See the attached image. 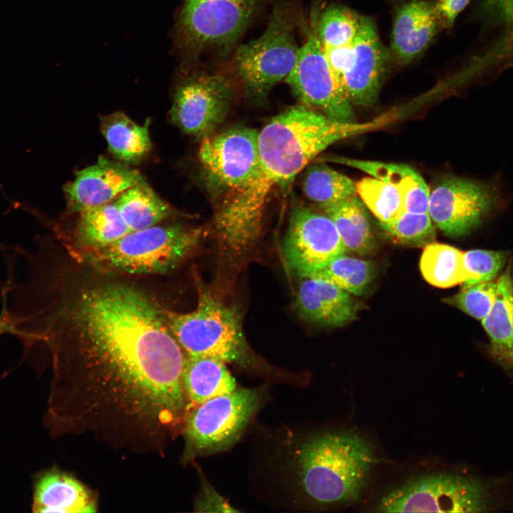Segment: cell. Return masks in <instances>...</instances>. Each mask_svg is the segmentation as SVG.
Listing matches in <instances>:
<instances>
[{
  "instance_id": "obj_23",
  "label": "cell",
  "mask_w": 513,
  "mask_h": 513,
  "mask_svg": "<svg viewBox=\"0 0 513 513\" xmlns=\"http://www.w3.org/2000/svg\"><path fill=\"white\" fill-rule=\"evenodd\" d=\"M509 267L497 279V295L489 314L481 323L489 338L494 358L507 367L513 350V289Z\"/></svg>"
},
{
  "instance_id": "obj_38",
  "label": "cell",
  "mask_w": 513,
  "mask_h": 513,
  "mask_svg": "<svg viewBox=\"0 0 513 513\" xmlns=\"http://www.w3.org/2000/svg\"><path fill=\"white\" fill-rule=\"evenodd\" d=\"M488 3L502 12L509 22H513V0H487Z\"/></svg>"
},
{
  "instance_id": "obj_41",
  "label": "cell",
  "mask_w": 513,
  "mask_h": 513,
  "mask_svg": "<svg viewBox=\"0 0 513 513\" xmlns=\"http://www.w3.org/2000/svg\"><path fill=\"white\" fill-rule=\"evenodd\" d=\"M511 280H512V289H513V274L512 275V279H511Z\"/></svg>"
},
{
  "instance_id": "obj_12",
  "label": "cell",
  "mask_w": 513,
  "mask_h": 513,
  "mask_svg": "<svg viewBox=\"0 0 513 513\" xmlns=\"http://www.w3.org/2000/svg\"><path fill=\"white\" fill-rule=\"evenodd\" d=\"M234 81L221 72H198L177 87L172 122L191 136L204 138L225 120L234 98Z\"/></svg>"
},
{
  "instance_id": "obj_30",
  "label": "cell",
  "mask_w": 513,
  "mask_h": 513,
  "mask_svg": "<svg viewBox=\"0 0 513 513\" xmlns=\"http://www.w3.org/2000/svg\"><path fill=\"white\" fill-rule=\"evenodd\" d=\"M361 19L362 16L348 8L330 6L321 15L315 34L324 48L351 45Z\"/></svg>"
},
{
  "instance_id": "obj_18",
  "label": "cell",
  "mask_w": 513,
  "mask_h": 513,
  "mask_svg": "<svg viewBox=\"0 0 513 513\" xmlns=\"http://www.w3.org/2000/svg\"><path fill=\"white\" fill-rule=\"evenodd\" d=\"M441 28L430 2L412 0L401 5L396 11L391 40V51L401 64L412 61L430 44Z\"/></svg>"
},
{
  "instance_id": "obj_16",
  "label": "cell",
  "mask_w": 513,
  "mask_h": 513,
  "mask_svg": "<svg viewBox=\"0 0 513 513\" xmlns=\"http://www.w3.org/2000/svg\"><path fill=\"white\" fill-rule=\"evenodd\" d=\"M144 180L138 170L125 162L100 156L97 162L76 173L64 187L69 214L113 201L127 189Z\"/></svg>"
},
{
  "instance_id": "obj_40",
  "label": "cell",
  "mask_w": 513,
  "mask_h": 513,
  "mask_svg": "<svg viewBox=\"0 0 513 513\" xmlns=\"http://www.w3.org/2000/svg\"><path fill=\"white\" fill-rule=\"evenodd\" d=\"M506 368H507V369H509L510 370H512V372H513V350L510 355V357L509 358V361H508Z\"/></svg>"
},
{
  "instance_id": "obj_25",
  "label": "cell",
  "mask_w": 513,
  "mask_h": 513,
  "mask_svg": "<svg viewBox=\"0 0 513 513\" xmlns=\"http://www.w3.org/2000/svg\"><path fill=\"white\" fill-rule=\"evenodd\" d=\"M334 223L346 251L366 254L375 239L365 206L356 195L321 208Z\"/></svg>"
},
{
  "instance_id": "obj_10",
  "label": "cell",
  "mask_w": 513,
  "mask_h": 513,
  "mask_svg": "<svg viewBox=\"0 0 513 513\" xmlns=\"http://www.w3.org/2000/svg\"><path fill=\"white\" fill-rule=\"evenodd\" d=\"M260 0H184L176 28L177 48L194 59L209 48L234 43L254 16Z\"/></svg>"
},
{
  "instance_id": "obj_26",
  "label": "cell",
  "mask_w": 513,
  "mask_h": 513,
  "mask_svg": "<svg viewBox=\"0 0 513 513\" xmlns=\"http://www.w3.org/2000/svg\"><path fill=\"white\" fill-rule=\"evenodd\" d=\"M117 207L130 232L157 225L172 213L171 207L142 180L115 199Z\"/></svg>"
},
{
  "instance_id": "obj_14",
  "label": "cell",
  "mask_w": 513,
  "mask_h": 513,
  "mask_svg": "<svg viewBox=\"0 0 513 513\" xmlns=\"http://www.w3.org/2000/svg\"><path fill=\"white\" fill-rule=\"evenodd\" d=\"M282 249L289 268L301 278L346 252L333 221L303 206L291 212Z\"/></svg>"
},
{
  "instance_id": "obj_4",
  "label": "cell",
  "mask_w": 513,
  "mask_h": 513,
  "mask_svg": "<svg viewBox=\"0 0 513 513\" xmlns=\"http://www.w3.org/2000/svg\"><path fill=\"white\" fill-rule=\"evenodd\" d=\"M206 234L201 227L157 224L130 232L103 247L83 251L66 247L79 261L101 271L130 276L162 274L187 259Z\"/></svg>"
},
{
  "instance_id": "obj_6",
  "label": "cell",
  "mask_w": 513,
  "mask_h": 513,
  "mask_svg": "<svg viewBox=\"0 0 513 513\" xmlns=\"http://www.w3.org/2000/svg\"><path fill=\"white\" fill-rule=\"evenodd\" d=\"M299 23L296 7L280 3L274 7L261 35L237 49L234 71L249 97H265L292 71L301 47L295 35Z\"/></svg>"
},
{
  "instance_id": "obj_13",
  "label": "cell",
  "mask_w": 513,
  "mask_h": 513,
  "mask_svg": "<svg viewBox=\"0 0 513 513\" xmlns=\"http://www.w3.org/2000/svg\"><path fill=\"white\" fill-rule=\"evenodd\" d=\"M286 81L302 105L334 121L354 122L353 105L315 33L300 47L296 64Z\"/></svg>"
},
{
  "instance_id": "obj_29",
  "label": "cell",
  "mask_w": 513,
  "mask_h": 513,
  "mask_svg": "<svg viewBox=\"0 0 513 513\" xmlns=\"http://www.w3.org/2000/svg\"><path fill=\"white\" fill-rule=\"evenodd\" d=\"M373 276L374 269L370 261L345 254L334 257L309 276L327 280L356 296L365 292Z\"/></svg>"
},
{
  "instance_id": "obj_27",
  "label": "cell",
  "mask_w": 513,
  "mask_h": 513,
  "mask_svg": "<svg viewBox=\"0 0 513 513\" xmlns=\"http://www.w3.org/2000/svg\"><path fill=\"white\" fill-rule=\"evenodd\" d=\"M420 269L429 284L440 288L462 284L468 278L464 252L446 244L434 242L424 247Z\"/></svg>"
},
{
  "instance_id": "obj_9",
  "label": "cell",
  "mask_w": 513,
  "mask_h": 513,
  "mask_svg": "<svg viewBox=\"0 0 513 513\" xmlns=\"http://www.w3.org/2000/svg\"><path fill=\"white\" fill-rule=\"evenodd\" d=\"M259 131L237 125L202 139L199 161L207 190L217 204L244 189L259 168Z\"/></svg>"
},
{
  "instance_id": "obj_1",
  "label": "cell",
  "mask_w": 513,
  "mask_h": 513,
  "mask_svg": "<svg viewBox=\"0 0 513 513\" xmlns=\"http://www.w3.org/2000/svg\"><path fill=\"white\" fill-rule=\"evenodd\" d=\"M22 264L2 309L26 349L48 351V402L60 416L88 432L123 436L162 424L184 405L187 356L153 296L54 240Z\"/></svg>"
},
{
  "instance_id": "obj_36",
  "label": "cell",
  "mask_w": 513,
  "mask_h": 513,
  "mask_svg": "<svg viewBox=\"0 0 513 513\" xmlns=\"http://www.w3.org/2000/svg\"><path fill=\"white\" fill-rule=\"evenodd\" d=\"M470 1L438 0L434 7L440 27L451 28L458 14L466 7Z\"/></svg>"
},
{
  "instance_id": "obj_28",
  "label": "cell",
  "mask_w": 513,
  "mask_h": 513,
  "mask_svg": "<svg viewBox=\"0 0 513 513\" xmlns=\"http://www.w3.org/2000/svg\"><path fill=\"white\" fill-rule=\"evenodd\" d=\"M303 191L320 209L357 195L356 182L321 162L307 169Z\"/></svg>"
},
{
  "instance_id": "obj_32",
  "label": "cell",
  "mask_w": 513,
  "mask_h": 513,
  "mask_svg": "<svg viewBox=\"0 0 513 513\" xmlns=\"http://www.w3.org/2000/svg\"><path fill=\"white\" fill-rule=\"evenodd\" d=\"M380 224L388 237L397 244L421 247L435 239V228L428 213L405 211L393 221Z\"/></svg>"
},
{
  "instance_id": "obj_37",
  "label": "cell",
  "mask_w": 513,
  "mask_h": 513,
  "mask_svg": "<svg viewBox=\"0 0 513 513\" xmlns=\"http://www.w3.org/2000/svg\"><path fill=\"white\" fill-rule=\"evenodd\" d=\"M351 45L335 48H323L328 61L340 83L341 78L349 64Z\"/></svg>"
},
{
  "instance_id": "obj_21",
  "label": "cell",
  "mask_w": 513,
  "mask_h": 513,
  "mask_svg": "<svg viewBox=\"0 0 513 513\" xmlns=\"http://www.w3.org/2000/svg\"><path fill=\"white\" fill-rule=\"evenodd\" d=\"M78 214L71 234H58V239L70 249L83 251L103 247L130 232L114 200Z\"/></svg>"
},
{
  "instance_id": "obj_17",
  "label": "cell",
  "mask_w": 513,
  "mask_h": 513,
  "mask_svg": "<svg viewBox=\"0 0 513 513\" xmlns=\"http://www.w3.org/2000/svg\"><path fill=\"white\" fill-rule=\"evenodd\" d=\"M302 279L295 304L304 319L324 327H338L356 318L358 304L351 294L321 278Z\"/></svg>"
},
{
  "instance_id": "obj_5",
  "label": "cell",
  "mask_w": 513,
  "mask_h": 513,
  "mask_svg": "<svg viewBox=\"0 0 513 513\" xmlns=\"http://www.w3.org/2000/svg\"><path fill=\"white\" fill-rule=\"evenodd\" d=\"M197 303L180 313L162 306L165 321L187 356H204L263 372L244 337L239 309L214 296L197 280Z\"/></svg>"
},
{
  "instance_id": "obj_11",
  "label": "cell",
  "mask_w": 513,
  "mask_h": 513,
  "mask_svg": "<svg viewBox=\"0 0 513 513\" xmlns=\"http://www.w3.org/2000/svg\"><path fill=\"white\" fill-rule=\"evenodd\" d=\"M502 200L496 180L450 176L442 179L430 192L428 214L445 234L458 237L483 223Z\"/></svg>"
},
{
  "instance_id": "obj_24",
  "label": "cell",
  "mask_w": 513,
  "mask_h": 513,
  "mask_svg": "<svg viewBox=\"0 0 513 513\" xmlns=\"http://www.w3.org/2000/svg\"><path fill=\"white\" fill-rule=\"evenodd\" d=\"M150 120L143 125L135 123L122 112H115L100 119V130L109 151L126 164H137L150 152Z\"/></svg>"
},
{
  "instance_id": "obj_34",
  "label": "cell",
  "mask_w": 513,
  "mask_h": 513,
  "mask_svg": "<svg viewBox=\"0 0 513 513\" xmlns=\"http://www.w3.org/2000/svg\"><path fill=\"white\" fill-rule=\"evenodd\" d=\"M507 260V253L502 251L472 249L464 252V264L468 278L462 284V288L494 281Z\"/></svg>"
},
{
  "instance_id": "obj_33",
  "label": "cell",
  "mask_w": 513,
  "mask_h": 513,
  "mask_svg": "<svg viewBox=\"0 0 513 513\" xmlns=\"http://www.w3.org/2000/svg\"><path fill=\"white\" fill-rule=\"evenodd\" d=\"M496 295L497 280H494L461 288L458 293L445 298L443 301L481 321L491 310Z\"/></svg>"
},
{
  "instance_id": "obj_19",
  "label": "cell",
  "mask_w": 513,
  "mask_h": 513,
  "mask_svg": "<svg viewBox=\"0 0 513 513\" xmlns=\"http://www.w3.org/2000/svg\"><path fill=\"white\" fill-rule=\"evenodd\" d=\"M34 512L91 513L98 510L93 493L68 473L56 468L40 473L35 480Z\"/></svg>"
},
{
  "instance_id": "obj_20",
  "label": "cell",
  "mask_w": 513,
  "mask_h": 513,
  "mask_svg": "<svg viewBox=\"0 0 513 513\" xmlns=\"http://www.w3.org/2000/svg\"><path fill=\"white\" fill-rule=\"evenodd\" d=\"M320 161L351 167L387 182L400 193L405 212L428 213L429 189L422 176L410 166L351 159L339 155L323 157Z\"/></svg>"
},
{
  "instance_id": "obj_15",
  "label": "cell",
  "mask_w": 513,
  "mask_h": 513,
  "mask_svg": "<svg viewBox=\"0 0 513 513\" xmlns=\"http://www.w3.org/2000/svg\"><path fill=\"white\" fill-rule=\"evenodd\" d=\"M388 59L389 53L380 41L374 22L362 16L351 45L349 64L341 78L352 105L368 108L375 103Z\"/></svg>"
},
{
  "instance_id": "obj_39",
  "label": "cell",
  "mask_w": 513,
  "mask_h": 513,
  "mask_svg": "<svg viewBox=\"0 0 513 513\" xmlns=\"http://www.w3.org/2000/svg\"><path fill=\"white\" fill-rule=\"evenodd\" d=\"M3 333H10V328L4 317L0 314V335Z\"/></svg>"
},
{
  "instance_id": "obj_31",
  "label": "cell",
  "mask_w": 513,
  "mask_h": 513,
  "mask_svg": "<svg viewBox=\"0 0 513 513\" xmlns=\"http://www.w3.org/2000/svg\"><path fill=\"white\" fill-rule=\"evenodd\" d=\"M357 194L363 204L382 223L393 221L405 212L399 191L377 178L364 177L356 182Z\"/></svg>"
},
{
  "instance_id": "obj_7",
  "label": "cell",
  "mask_w": 513,
  "mask_h": 513,
  "mask_svg": "<svg viewBox=\"0 0 513 513\" xmlns=\"http://www.w3.org/2000/svg\"><path fill=\"white\" fill-rule=\"evenodd\" d=\"M262 392L237 388L191 407L185 417L182 462L224 451L242 437L262 404Z\"/></svg>"
},
{
  "instance_id": "obj_22",
  "label": "cell",
  "mask_w": 513,
  "mask_h": 513,
  "mask_svg": "<svg viewBox=\"0 0 513 513\" xmlns=\"http://www.w3.org/2000/svg\"><path fill=\"white\" fill-rule=\"evenodd\" d=\"M227 363L204 356H187L182 383L190 408L237 388Z\"/></svg>"
},
{
  "instance_id": "obj_8",
  "label": "cell",
  "mask_w": 513,
  "mask_h": 513,
  "mask_svg": "<svg viewBox=\"0 0 513 513\" xmlns=\"http://www.w3.org/2000/svg\"><path fill=\"white\" fill-rule=\"evenodd\" d=\"M488 484L472 477L432 472L388 491L376 505L380 512H484L492 507Z\"/></svg>"
},
{
  "instance_id": "obj_35",
  "label": "cell",
  "mask_w": 513,
  "mask_h": 513,
  "mask_svg": "<svg viewBox=\"0 0 513 513\" xmlns=\"http://www.w3.org/2000/svg\"><path fill=\"white\" fill-rule=\"evenodd\" d=\"M195 507L198 512H238L207 482L203 484L202 493Z\"/></svg>"
},
{
  "instance_id": "obj_3",
  "label": "cell",
  "mask_w": 513,
  "mask_h": 513,
  "mask_svg": "<svg viewBox=\"0 0 513 513\" xmlns=\"http://www.w3.org/2000/svg\"><path fill=\"white\" fill-rule=\"evenodd\" d=\"M294 459L299 489L309 502L321 507L358 500L375 463L370 443L349 430L307 437L299 445Z\"/></svg>"
},
{
  "instance_id": "obj_2",
  "label": "cell",
  "mask_w": 513,
  "mask_h": 513,
  "mask_svg": "<svg viewBox=\"0 0 513 513\" xmlns=\"http://www.w3.org/2000/svg\"><path fill=\"white\" fill-rule=\"evenodd\" d=\"M366 130L368 123L334 121L302 104L274 116L259 133L258 172L244 189L218 205V224L237 239H257L273 188L285 190L326 147Z\"/></svg>"
}]
</instances>
